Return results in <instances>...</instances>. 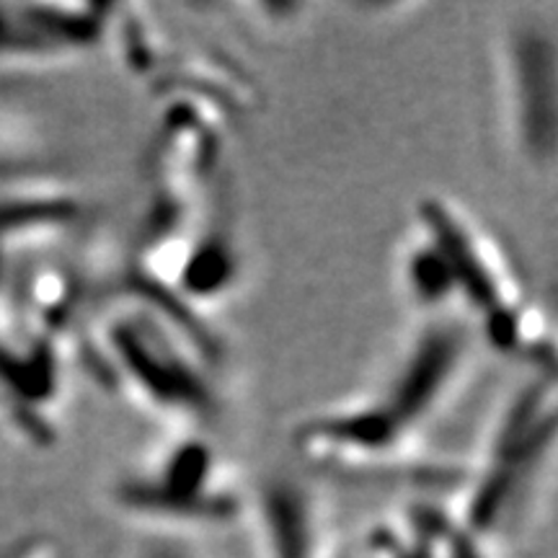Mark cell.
Masks as SVG:
<instances>
[{
  "mask_svg": "<svg viewBox=\"0 0 558 558\" xmlns=\"http://www.w3.org/2000/svg\"><path fill=\"white\" fill-rule=\"evenodd\" d=\"M501 94L525 160L548 166L556 150V45L543 19L520 16L501 34Z\"/></svg>",
  "mask_w": 558,
  "mask_h": 558,
  "instance_id": "1",
  "label": "cell"
},
{
  "mask_svg": "<svg viewBox=\"0 0 558 558\" xmlns=\"http://www.w3.org/2000/svg\"><path fill=\"white\" fill-rule=\"evenodd\" d=\"M228 476L230 469L218 463L209 445L186 437L124 481L120 499L150 512H179L186 518L228 514L235 507V488Z\"/></svg>",
  "mask_w": 558,
  "mask_h": 558,
  "instance_id": "2",
  "label": "cell"
}]
</instances>
